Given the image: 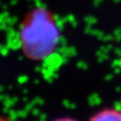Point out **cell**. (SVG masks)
Wrapping results in <instances>:
<instances>
[{
  "label": "cell",
  "instance_id": "obj_1",
  "mask_svg": "<svg viewBox=\"0 0 121 121\" xmlns=\"http://www.w3.org/2000/svg\"><path fill=\"white\" fill-rule=\"evenodd\" d=\"M56 30L50 14L43 10L35 11L26 18L22 33L23 48L28 56L42 57L54 43Z\"/></svg>",
  "mask_w": 121,
  "mask_h": 121
},
{
  "label": "cell",
  "instance_id": "obj_2",
  "mask_svg": "<svg viewBox=\"0 0 121 121\" xmlns=\"http://www.w3.org/2000/svg\"><path fill=\"white\" fill-rule=\"evenodd\" d=\"M90 121H121V112L115 109H105L94 115Z\"/></svg>",
  "mask_w": 121,
  "mask_h": 121
},
{
  "label": "cell",
  "instance_id": "obj_3",
  "mask_svg": "<svg viewBox=\"0 0 121 121\" xmlns=\"http://www.w3.org/2000/svg\"><path fill=\"white\" fill-rule=\"evenodd\" d=\"M54 121H76L74 119H72V118H59V119H56Z\"/></svg>",
  "mask_w": 121,
  "mask_h": 121
},
{
  "label": "cell",
  "instance_id": "obj_4",
  "mask_svg": "<svg viewBox=\"0 0 121 121\" xmlns=\"http://www.w3.org/2000/svg\"><path fill=\"white\" fill-rule=\"evenodd\" d=\"M0 121H11L10 119L6 118V117H0Z\"/></svg>",
  "mask_w": 121,
  "mask_h": 121
}]
</instances>
